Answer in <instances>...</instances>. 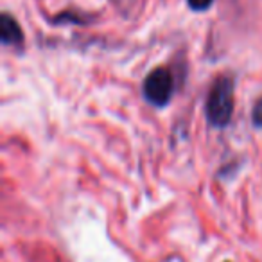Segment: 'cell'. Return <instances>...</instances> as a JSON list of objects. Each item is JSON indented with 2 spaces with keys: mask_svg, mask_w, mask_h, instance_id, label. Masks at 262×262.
Segmentation results:
<instances>
[{
  "mask_svg": "<svg viewBox=\"0 0 262 262\" xmlns=\"http://www.w3.org/2000/svg\"><path fill=\"white\" fill-rule=\"evenodd\" d=\"M207 120L215 127H226L233 115V79L221 76L212 84L205 106Z\"/></svg>",
  "mask_w": 262,
  "mask_h": 262,
  "instance_id": "obj_1",
  "label": "cell"
},
{
  "mask_svg": "<svg viewBox=\"0 0 262 262\" xmlns=\"http://www.w3.org/2000/svg\"><path fill=\"white\" fill-rule=\"evenodd\" d=\"M144 97L153 106H167L171 101L174 83H172V74L167 69L160 67L155 69L144 81Z\"/></svg>",
  "mask_w": 262,
  "mask_h": 262,
  "instance_id": "obj_2",
  "label": "cell"
},
{
  "mask_svg": "<svg viewBox=\"0 0 262 262\" xmlns=\"http://www.w3.org/2000/svg\"><path fill=\"white\" fill-rule=\"evenodd\" d=\"M0 40L4 45H20L24 41L22 27L9 13L0 16Z\"/></svg>",
  "mask_w": 262,
  "mask_h": 262,
  "instance_id": "obj_3",
  "label": "cell"
},
{
  "mask_svg": "<svg viewBox=\"0 0 262 262\" xmlns=\"http://www.w3.org/2000/svg\"><path fill=\"white\" fill-rule=\"evenodd\" d=\"M251 122L255 127H260L262 129V97L255 102L253 110H251Z\"/></svg>",
  "mask_w": 262,
  "mask_h": 262,
  "instance_id": "obj_4",
  "label": "cell"
},
{
  "mask_svg": "<svg viewBox=\"0 0 262 262\" xmlns=\"http://www.w3.org/2000/svg\"><path fill=\"white\" fill-rule=\"evenodd\" d=\"M187 4L192 11H205L214 4V0H187Z\"/></svg>",
  "mask_w": 262,
  "mask_h": 262,
  "instance_id": "obj_5",
  "label": "cell"
}]
</instances>
